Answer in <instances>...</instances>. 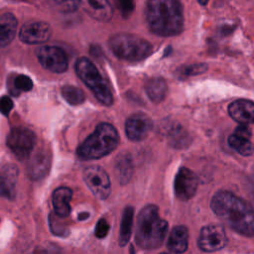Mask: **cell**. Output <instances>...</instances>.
Segmentation results:
<instances>
[{"instance_id": "e0dca14e", "label": "cell", "mask_w": 254, "mask_h": 254, "mask_svg": "<svg viewBox=\"0 0 254 254\" xmlns=\"http://www.w3.org/2000/svg\"><path fill=\"white\" fill-rule=\"evenodd\" d=\"M72 197V191L67 187H60L53 192V205L56 214L62 218L68 216L70 212V200Z\"/></svg>"}, {"instance_id": "4fadbf2b", "label": "cell", "mask_w": 254, "mask_h": 254, "mask_svg": "<svg viewBox=\"0 0 254 254\" xmlns=\"http://www.w3.org/2000/svg\"><path fill=\"white\" fill-rule=\"evenodd\" d=\"M153 128L152 119L145 113H134L125 122V132L131 141L144 140Z\"/></svg>"}, {"instance_id": "3957f363", "label": "cell", "mask_w": 254, "mask_h": 254, "mask_svg": "<svg viewBox=\"0 0 254 254\" xmlns=\"http://www.w3.org/2000/svg\"><path fill=\"white\" fill-rule=\"evenodd\" d=\"M168 232V222L159 214L155 204L144 206L137 217L135 241L142 249L159 248Z\"/></svg>"}, {"instance_id": "e575fe53", "label": "cell", "mask_w": 254, "mask_h": 254, "mask_svg": "<svg viewBox=\"0 0 254 254\" xmlns=\"http://www.w3.org/2000/svg\"><path fill=\"white\" fill-rule=\"evenodd\" d=\"M88 216H89V213H88V212H82V213H80V214L78 215V219H79V220H84V219H86Z\"/></svg>"}, {"instance_id": "d6986e66", "label": "cell", "mask_w": 254, "mask_h": 254, "mask_svg": "<svg viewBox=\"0 0 254 254\" xmlns=\"http://www.w3.org/2000/svg\"><path fill=\"white\" fill-rule=\"evenodd\" d=\"M17 31V19L12 13H4L0 16V48L8 46L15 38Z\"/></svg>"}, {"instance_id": "83f0119b", "label": "cell", "mask_w": 254, "mask_h": 254, "mask_svg": "<svg viewBox=\"0 0 254 254\" xmlns=\"http://www.w3.org/2000/svg\"><path fill=\"white\" fill-rule=\"evenodd\" d=\"M13 87L15 89V94H19L22 91H29L33 88L32 79L25 74H18L15 76L13 81Z\"/></svg>"}, {"instance_id": "1f68e13d", "label": "cell", "mask_w": 254, "mask_h": 254, "mask_svg": "<svg viewBox=\"0 0 254 254\" xmlns=\"http://www.w3.org/2000/svg\"><path fill=\"white\" fill-rule=\"evenodd\" d=\"M108 231H109L108 222L104 218L99 219L95 227V236L97 238H104L107 235Z\"/></svg>"}, {"instance_id": "836d02e7", "label": "cell", "mask_w": 254, "mask_h": 254, "mask_svg": "<svg viewBox=\"0 0 254 254\" xmlns=\"http://www.w3.org/2000/svg\"><path fill=\"white\" fill-rule=\"evenodd\" d=\"M235 134L243 136V137H247V138H251V131L248 128L247 124H240L234 131Z\"/></svg>"}, {"instance_id": "8992f818", "label": "cell", "mask_w": 254, "mask_h": 254, "mask_svg": "<svg viewBox=\"0 0 254 254\" xmlns=\"http://www.w3.org/2000/svg\"><path fill=\"white\" fill-rule=\"evenodd\" d=\"M74 67L78 77L92 91L97 100L103 105L110 106L113 103L112 93L94 64L87 58H79Z\"/></svg>"}, {"instance_id": "2e32d148", "label": "cell", "mask_w": 254, "mask_h": 254, "mask_svg": "<svg viewBox=\"0 0 254 254\" xmlns=\"http://www.w3.org/2000/svg\"><path fill=\"white\" fill-rule=\"evenodd\" d=\"M28 162V175L33 180H41L49 173L51 167V158L47 151L38 150L32 156L30 155Z\"/></svg>"}, {"instance_id": "9c48e42d", "label": "cell", "mask_w": 254, "mask_h": 254, "mask_svg": "<svg viewBox=\"0 0 254 254\" xmlns=\"http://www.w3.org/2000/svg\"><path fill=\"white\" fill-rule=\"evenodd\" d=\"M83 180L91 192L99 199H105L111 191V183L107 173L99 166H89L83 171Z\"/></svg>"}, {"instance_id": "5bb4252c", "label": "cell", "mask_w": 254, "mask_h": 254, "mask_svg": "<svg viewBox=\"0 0 254 254\" xmlns=\"http://www.w3.org/2000/svg\"><path fill=\"white\" fill-rule=\"evenodd\" d=\"M79 6L97 21L107 22L113 15V9L108 0H79Z\"/></svg>"}, {"instance_id": "4dcf8cb0", "label": "cell", "mask_w": 254, "mask_h": 254, "mask_svg": "<svg viewBox=\"0 0 254 254\" xmlns=\"http://www.w3.org/2000/svg\"><path fill=\"white\" fill-rule=\"evenodd\" d=\"M116 3L125 17L130 15L134 9V0H116Z\"/></svg>"}, {"instance_id": "d4e9b609", "label": "cell", "mask_w": 254, "mask_h": 254, "mask_svg": "<svg viewBox=\"0 0 254 254\" xmlns=\"http://www.w3.org/2000/svg\"><path fill=\"white\" fill-rule=\"evenodd\" d=\"M115 168L121 184H126L132 176V161L127 154H122L117 158Z\"/></svg>"}, {"instance_id": "7402d4cb", "label": "cell", "mask_w": 254, "mask_h": 254, "mask_svg": "<svg viewBox=\"0 0 254 254\" xmlns=\"http://www.w3.org/2000/svg\"><path fill=\"white\" fill-rule=\"evenodd\" d=\"M133 216H134V208L130 205L126 206L122 214V220L120 225V233H119L120 246H125L129 242V239L132 233Z\"/></svg>"}, {"instance_id": "603a6c76", "label": "cell", "mask_w": 254, "mask_h": 254, "mask_svg": "<svg viewBox=\"0 0 254 254\" xmlns=\"http://www.w3.org/2000/svg\"><path fill=\"white\" fill-rule=\"evenodd\" d=\"M228 144L242 156H250L253 154L254 146L251 143L250 138L233 133L228 137Z\"/></svg>"}, {"instance_id": "8d00e7d4", "label": "cell", "mask_w": 254, "mask_h": 254, "mask_svg": "<svg viewBox=\"0 0 254 254\" xmlns=\"http://www.w3.org/2000/svg\"><path fill=\"white\" fill-rule=\"evenodd\" d=\"M253 190H254V189H253Z\"/></svg>"}, {"instance_id": "277c9868", "label": "cell", "mask_w": 254, "mask_h": 254, "mask_svg": "<svg viewBox=\"0 0 254 254\" xmlns=\"http://www.w3.org/2000/svg\"><path fill=\"white\" fill-rule=\"evenodd\" d=\"M119 143V135L113 125L98 124L95 130L78 146L76 154L81 160L100 159L110 154Z\"/></svg>"}, {"instance_id": "ba28073f", "label": "cell", "mask_w": 254, "mask_h": 254, "mask_svg": "<svg viewBox=\"0 0 254 254\" xmlns=\"http://www.w3.org/2000/svg\"><path fill=\"white\" fill-rule=\"evenodd\" d=\"M36 56L41 65L57 73H62L67 69L68 60L65 52L55 46H43L36 50Z\"/></svg>"}, {"instance_id": "44dd1931", "label": "cell", "mask_w": 254, "mask_h": 254, "mask_svg": "<svg viewBox=\"0 0 254 254\" xmlns=\"http://www.w3.org/2000/svg\"><path fill=\"white\" fill-rule=\"evenodd\" d=\"M145 90L147 95L154 103L162 102L168 92V85L164 78L162 77H153L146 81Z\"/></svg>"}, {"instance_id": "ac0fdd59", "label": "cell", "mask_w": 254, "mask_h": 254, "mask_svg": "<svg viewBox=\"0 0 254 254\" xmlns=\"http://www.w3.org/2000/svg\"><path fill=\"white\" fill-rule=\"evenodd\" d=\"M189 232L184 225L175 226L169 236L167 247L173 253H183L188 249Z\"/></svg>"}, {"instance_id": "484cf974", "label": "cell", "mask_w": 254, "mask_h": 254, "mask_svg": "<svg viewBox=\"0 0 254 254\" xmlns=\"http://www.w3.org/2000/svg\"><path fill=\"white\" fill-rule=\"evenodd\" d=\"M61 92L63 98L71 105L81 104L85 100L84 92L74 85H64L62 87Z\"/></svg>"}, {"instance_id": "8fae6325", "label": "cell", "mask_w": 254, "mask_h": 254, "mask_svg": "<svg viewBox=\"0 0 254 254\" xmlns=\"http://www.w3.org/2000/svg\"><path fill=\"white\" fill-rule=\"evenodd\" d=\"M198 186L197 176L189 168L182 167L175 178L174 190L176 196L184 201L190 199L196 192Z\"/></svg>"}, {"instance_id": "5b68a950", "label": "cell", "mask_w": 254, "mask_h": 254, "mask_svg": "<svg viewBox=\"0 0 254 254\" xmlns=\"http://www.w3.org/2000/svg\"><path fill=\"white\" fill-rule=\"evenodd\" d=\"M109 48L119 59L139 62L148 58L153 51L152 45L145 39L133 34L119 33L109 39Z\"/></svg>"}, {"instance_id": "9a60e30c", "label": "cell", "mask_w": 254, "mask_h": 254, "mask_svg": "<svg viewBox=\"0 0 254 254\" xmlns=\"http://www.w3.org/2000/svg\"><path fill=\"white\" fill-rule=\"evenodd\" d=\"M230 117L239 124H254V102L238 99L228 105Z\"/></svg>"}, {"instance_id": "7c38bea8", "label": "cell", "mask_w": 254, "mask_h": 254, "mask_svg": "<svg viewBox=\"0 0 254 254\" xmlns=\"http://www.w3.org/2000/svg\"><path fill=\"white\" fill-rule=\"evenodd\" d=\"M52 35V29L46 22L35 21L24 24L19 32L20 40L29 45L43 44L47 42Z\"/></svg>"}, {"instance_id": "52a82bcc", "label": "cell", "mask_w": 254, "mask_h": 254, "mask_svg": "<svg viewBox=\"0 0 254 254\" xmlns=\"http://www.w3.org/2000/svg\"><path fill=\"white\" fill-rule=\"evenodd\" d=\"M6 142L9 149L19 160H25L32 154L37 142V137L35 133L28 128L15 127L8 134Z\"/></svg>"}, {"instance_id": "f546056e", "label": "cell", "mask_w": 254, "mask_h": 254, "mask_svg": "<svg viewBox=\"0 0 254 254\" xmlns=\"http://www.w3.org/2000/svg\"><path fill=\"white\" fill-rule=\"evenodd\" d=\"M207 68V65L205 64H194L190 65H186L181 69V72L185 75H194L201 72H204Z\"/></svg>"}, {"instance_id": "cb8c5ba5", "label": "cell", "mask_w": 254, "mask_h": 254, "mask_svg": "<svg viewBox=\"0 0 254 254\" xmlns=\"http://www.w3.org/2000/svg\"><path fill=\"white\" fill-rule=\"evenodd\" d=\"M168 138L170 144L177 149L186 148L190 142L188 132L180 125L174 126L170 129L168 133Z\"/></svg>"}, {"instance_id": "d6a6232c", "label": "cell", "mask_w": 254, "mask_h": 254, "mask_svg": "<svg viewBox=\"0 0 254 254\" xmlns=\"http://www.w3.org/2000/svg\"><path fill=\"white\" fill-rule=\"evenodd\" d=\"M12 108H13V101L9 96H3L0 98V112L3 115L8 116Z\"/></svg>"}, {"instance_id": "ffe728a7", "label": "cell", "mask_w": 254, "mask_h": 254, "mask_svg": "<svg viewBox=\"0 0 254 254\" xmlns=\"http://www.w3.org/2000/svg\"><path fill=\"white\" fill-rule=\"evenodd\" d=\"M18 170L16 167L7 166L0 173V197L13 198L15 195V182Z\"/></svg>"}, {"instance_id": "6da1fadb", "label": "cell", "mask_w": 254, "mask_h": 254, "mask_svg": "<svg viewBox=\"0 0 254 254\" xmlns=\"http://www.w3.org/2000/svg\"><path fill=\"white\" fill-rule=\"evenodd\" d=\"M212 211L235 232L254 236V208L229 190H219L211 198Z\"/></svg>"}, {"instance_id": "f1b7e54d", "label": "cell", "mask_w": 254, "mask_h": 254, "mask_svg": "<svg viewBox=\"0 0 254 254\" xmlns=\"http://www.w3.org/2000/svg\"><path fill=\"white\" fill-rule=\"evenodd\" d=\"M61 216H59L56 213H51L50 217H49V221H50V227L52 232L55 235L58 236H66L68 234V229L67 227L62 223V221L60 220Z\"/></svg>"}, {"instance_id": "7a4b0ae2", "label": "cell", "mask_w": 254, "mask_h": 254, "mask_svg": "<svg viewBox=\"0 0 254 254\" xmlns=\"http://www.w3.org/2000/svg\"><path fill=\"white\" fill-rule=\"evenodd\" d=\"M145 18L151 32L158 36H176L184 28L183 8L179 0H147Z\"/></svg>"}, {"instance_id": "d590c367", "label": "cell", "mask_w": 254, "mask_h": 254, "mask_svg": "<svg viewBox=\"0 0 254 254\" xmlns=\"http://www.w3.org/2000/svg\"><path fill=\"white\" fill-rule=\"evenodd\" d=\"M198 2L201 4V5H206L208 0H198Z\"/></svg>"}, {"instance_id": "4316f807", "label": "cell", "mask_w": 254, "mask_h": 254, "mask_svg": "<svg viewBox=\"0 0 254 254\" xmlns=\"http://www.w3.org/2000/svg\"><path fill=\"white\" fill-rule=\"evenodd\" d=\"M49 3L64 13L74 12L79 7V0H49Z\"/></svg>"}, {"instance_id": "30bf717a", "label": "cell", "mask_w": 254, "mask_h": 254, "mask_svg": "<svg viewBox=\"0 0 254 254\" xmlns=\"http://www.w3.org/2000/svg\"><path fill=\"white\" fill-rule=\"evenodd\" d=\"M227 243L224 228L218 224H209L201 228L197 245L204 252H214L222 249Z\"/></svg>"}]
</instances>
